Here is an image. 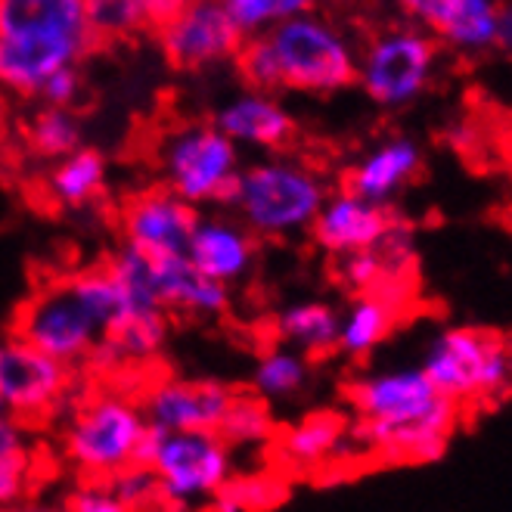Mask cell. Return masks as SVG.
Masks as SVG:
<instances>
[{
  "instance_id": "6da1fadb",
  "label": "cell",
  "mask_w": 512,
  "mask_h": 512,
  "mask_svg": "<svg viewBox=\"0 0 512 512\" xmlns=\"http://www.w3.org/2000/svg\"><path fill=\"white\" fill-rule=\"evenodd\" d=\"M354 410L351 438L376 450L385 460L438 463L457 429V404L419 367L370 370L348 385Z\"/></svg>"
},
{
  "instance_id": "7a4b0ae2",
  "label": "cell",
  "mask_w": 512,
  "mask_h": 512,
  "mask_svg": "<svg viewBox=\"0 0 512 512\" xmlns=\"http://www.w3.org/2000/svg\"><path fill=\"white\" fill-rule=\"evenodd\" d=\"M118 308L122 295L109 267H87L28 298L19 308L13 336L35 345L63 367H75L94 357Z\"/></svg>"
},
{
  "instance_id": "3957f363",
  "label": "cell",
  "mask_w": 512,
  "mask_h": 512,
  "mask_svg": "<svg viewBox=\"0 0 512 512\" xmlns=\"http://www.w3.org/2000/svg\"><path fill=\"white\" fill-rule=\"evenodd\" d=\"M326 199V180L311 165L267 156L239 171L230 208L255 239H289L311 230Z\"/></svg>"
},
{
  "instance_id": "277c9868",
  "label": "cell",
  "mask_w": 512,
  "mask_h": 512,
  "mask_svg": "<svg viewBox=\"0 0 512 512\" xmlns=\"http://www.w3.org/2000/svg\"><path fill=\"white\" fill-rule=\"evenodd\" d=\"M143 466L156 475L162 503L193 512L208 509V503L227 491L236 472V457L218 432L149 429Z\"/></svg>"
},
{
  "instance_id": "5b68a950",
  "label": "cell",
  "mask_w": 512,
  "mask_h": 512,
  "mask_svg": "<svg viewBox=\"0 0 512 512\" xmlns=\"http://www.w3.org/2000/svg\"><path fill=\"white\" fill-rule=\"evenodd\" d=\"M419 370L429 376L438 395L457 407L512 395V348L485 329H441L432 336Z\"/></svg>"
},
{
  "instance_id": "8992f818",
  "label": "cell",
  "mask_w": 512,
  "mask_h": 512,
  "mask_svg": "<svg viewBox=\"0 0 512 512\" xmlns=\"http://www.w3.org/2000/svg\"><path fill=\"white\" fill-rule=\"evenodd\" d=\"M149 438V423L125 395L90 398L78 407L72 423L66 426L63 447L69 463L94 481H112L131 466H143V450Z\"/></svg>"
},
{
  "instance_id": "52a82bcc",
  "label": "cell",
  "mask_w": 512,
  "mask_h": 512,
  "mask_svg": "<svg viewBox=\"0 0 512 512\" xmlns=\"http://www.w3.org/2000/svg\"><path fill=\"white\" fill-rule=\"evenodd\" d=\"M283 87L308 94H336L357 81V56L351 44L320 16L301 13L267 32Z\"/></svg>"
},
{
  "instance_id": "ba28073f",
  "label": "cell",
  "mask_w": 512,
  "mask_h": 512,
  "mask_svg": "<svg viewBox=\"0 0 512 512\" xmlns=\"http://www.w3.org/2000/svg\"><path fill=\"white\" fill-rule=\"evenodd\" d=\"M165 190L193 208L230 205L239 180V149L215 125H190L165 137L162 143Z\"/></svg>"
},
{
  "instance_id": "9c48e42d",
  "label": "cell",
  "mask_w": 512,
  "mask_h": 512,
  "mask_svg": "<svg viewBox=\"0 0 512 512\" xmlns=\"http://www.w3.org/2000/svg\"><path fill=\"white\" fill-rule=\"evenodd\" d=\"M438 44L419 28H391L382 32L357 59V81L379 106L398 109L413 103L426 90L435 69Z\"/></svg>"
},
{
  "instance_id": "30bf717a",
  "label": "cell",
  "mask_w": 512,
  "mask_h": 512,
  "mask_svg": "<svg viewBox=\"0 0 512 512\" xmlns=\"http://www.w3.org/2000/svg\"><path fill=\"white\" fill-rule=\"evenodd\" d=\"M69 367L19 336L0 339V407L16 419H41L63 404Z\"/></svg>"
},
{
  "instance_id": "8fae6325",
  "label": "cell",
  "mask_w": 512,
  "mask_h": 512,
  "mask_svg": "<svg viewBox=\"0 0 512 512\" xmlns=\"http://www.w3.org/2000/svg\"><path fill=\"white\" fill-rule=\"evenodd\" d=\"M233 398L218 379H162L146 391L140 410L156 432H218Z\"/></svg>"
},
{
  "instance_id": "7c38bea8",
  "label": "cell",
  "mask_w": 512,
  "mask_h": 512,
  "mask_svg": "<svg viewBox=\"0 0 512 512\" xmlns=\"http://www.w3.org/2000/svg\"><path fill=\"white\" fill-rule=\"evenodd\" d=\"M159 38L165 56L187 72L233 59L246 41L236 32L224 0H193L184 13L162 28Z\"/></svg>"
},
{
  "instance_id": "4fadbf2b",
  "label": "cell",
  "mask_w": 512,
  "mask_h": 512,
  "mask_svg": "<svg viewBox=\"0 0 512 512\" xmlns=\"http://www.w3.org/2000/svg\"><path fill=\"white\" fill-rule=\"evenodd\" d=\"M401 224L404 221L388 205H376L342 190L329 193L308 233L320 252L345 258L357 252H376Z\"/></svg>"
},
{
  "instance_id": "5bb4252c",
  "label": "cell",
  "mask_w": 512,
  "mask_h": 512,
  "mask_svg": "<svg viewBox=\"0 0 512 512\" xmlns=\"http://www.w3.org/2000/svg\"><path fill=\"white\" fill-rule=\"evenodd\" d=\"M199 221V208L177 199L171 190H143L122 212L125 246L146 258L187 255V243Z\"/></svg>"
},
{
  "instance_id": "9a60e30c",
  "label": "cell",
  "mask_w": 512,
  "mask_h": 512,
  "mask_svg": "<svg viewBox=\"0 0 512 512\" xmlns=\"http://www.w3.org/2000/svg\"><path fill=\"white\" fill-rule=\"evenodd\" d=\"M0 38L66 47L78 56L97 44L84 0H0Z\"/></svg>"
},
{
  "instance_id": "2e32d148",
  "label": "cell",
  "mask_w": 512,
  "mask_h": 512,
  "mask_svg": "<svg viewBox=\"0 0 512 512\" xmlns=\"http://www.w3.org/2000/svg\"><path fill=\"white\" fill-rule=\"evenodd\" d=\"M187 258L202 277L221 286L243 283L258 261V239L233 215H199L187 243Z\"/></svg>"
},
{
  "instance_id": "e0dca14e",
  "label": "cell",
  "mask_w": 512,
  "mask_h": 512,
  "mask_svg": "<svg viewBox=\"0 0 512 512\" xmlns=\"http://www.w3.org/2000/svg\"><path fill=\"white\" fill-rule=\"evenodd\" d=\"M215 128L236 149L252 146L264 149V153H280L295 137V118L283 103L274 100V94L246 90V94H239L227 106H221V112L215 115Z\"/></svg>"
},
{
  "instance_id": "ac0fdd59",
  "label": "cell",
  "mask_w": 512,
  "mask_h": 512,
  "mask_svg": "<svg viewBox=\"0 0 512 512\" xmlns=\"http://www.w3.org/2000/svg\"><path fill=\"white\" fill-rule=\"evenodd\" d=\"M149 283H153L159 305L168 314L174 311L184 317L212 320L230 308V289L202 277L187 255L149 258Z\"/></svg>"
},
{
  "instance_id": "d6986e66",
  "label": "cell",
  "mask_w": 512,
  "mask_h": 512,
  "mask_svg": "<svg viewBox=\"0 0 512 512\" xmlns=\"http://www.w3.org/2000/svg\"><path fill=\"white\" fill-rule=\"evenodd\" d=\"M419 165H423V153H419V146L413 140L407 137L385 140L348 171L345 190L367 202L388 205L416 177Z\"/></svg>"
},
{
  "instance_id": "ffe728a7",
  "label": "cell",
  "mask_w": 512,
  "mask_h": 512,
  "mask_svg": "<svg viewBox=\"0 0 512 512\" xmlns=\"http://www.w3.org/2000/svg\"><path fill=\"white\" fill-rule=\"evenodd\" d=\"M395 283L398 280H388L376 292L357 295L351 305L339 314V345H336V351H342L351 360H364L379 345H385V339L395 333V323L401 314V295L388 292Z\"/></svg>"
},
{
  "instance_id": "44dd1931",
  "label": "cell",
  "mask_w": 512,
  "mask_h": 512,
  "mask_svg": "<svg viewBox=\"0 0 512 512\" xmlns=\"http://www.w3.org/2000/svg\"><path fill=\"white\" fill-rule=\"evenodd\" d=\"M274 329L283 345L295 348L308 360L323 357L339 345V311L320 298L292 301L277 314Z\"/></svg>"
},
{
  "instance_id": "7402d4cb",
  "label": "cell",
  "mask_w": 512,
  "mask_h": 512,
  "mask_svg": "<svg viewBox=\"0 0 512 512\" xmlns=\"http://www.w3.org/2000/svg\"><path fill=\"white\" fill-rule=\"evenodd\" d=\"M500 0H444L432 32L457 50H488L497 44Z\"/></svg>"
},
{
  "instance_id": "603a6c76",
  "label": "cell",
  "mask_w": 512,
  "mask_h": 512,
  "mask_svg": "<svg viewBox=\"0 0 512 512\" xmlns=\"http://www.w3.org/2000/svg\"><path fill=\"white\" fill-rule=\"evenodd\" d=\"M106 174H109V168H106L103 153L81 146L78 153L56 162V168L50 171V180H47V193L63 208H84L103 196Z\"/></svg>"
},
{
  "instance_id": "cb8c5ba5",
  "label": "cell",
  "mask_w": 512,
  "mask_h": 512,
  "mask_svg": "<svg viewBox=\"0 0 512 512\" xmlns=\"http://www.w3.org/2000/svg\"><path fill=\"white\" fill-rule=\"evenodd\" d=\"M345 441H348V423L339 413H333V410L311 413L305 419H298V423L286 432L283 457L301 469L323 466L326 460H333L339 454V447Z\"/></svg>"
},
{
  "instance_id": "d4e9b609",
  "label": "cell",
  "mask_w": 512,
  "mask_h": 512,
  "mask_svg": "<svg viewBox=\"0 0 512 512\" xmlns=\"http://www.w3.org/2000/svg\"><path fill=\"white\" fill-rule=\"evenodd\" d=\"M308 382H311V360L289 345L267 348L255 360L252 388H255V398H261L264 404L292 401L308 388Z\"/></svg>"
},
{
  "instance_id": "484cf974",
  "label": "cell",
  "mask_w": 512,
  "mask_h": 512,
  "mask_svg": "<svg viewBox=\"0 0 512 512\" xmlns=\"http://www.w3.org/2000/svg\"><path fill=\"white\" fill-rule=\"evenodd\" d=\"M84 131L81 122L72 109H56V106H44L35 112V118L28 122V146L35 149L41 159H66L81 149Z\"/></svg>"
},
{
  "instance_id": "4316f807",
  "label": "cell",
  "mask_w": 512,
  "mask_h": 512,
  "mask_svg": "<svg viewBox=\"0 0 512 512\" xmlns=\"http://www.w3.org/2000/svg\"><path fill=\"white\" fill-rule=\"evenodd\" d=\"M218 435L233 450L236 447H246V450L264 447L270 438H274V416H270V410L261 398H239L236 395Z\"/></svg>"
},
{
  "instance_id": "83f0119b",
  "label": "cell",
  "mask_w": 512,
  "mask_h": 512,
  "mask_svg": "<svg viewBox=\"0 0 512 512\" xmlns=\"http://www.w3.org/2000/svg\"><path fill=\"white\" fill-rule=\"evenodd\" d=\"M224 7L243 38L267 35L270 28L311 10V0H224Z\"/></svg>"
},
{
  "instance_id": "f1b7e54d",
  "label": "cell",
  "mask_w": 512,
  "mask_h": 512,
  "mask_svg": "<svg viewBox=\"0 0 512 512\" xmlns=\"http://www.w3.org/2000/svg\"><path fill=\"white\" fill-rule=\"evenodd\" d=\"M286 497V485L274 475H249L230 481L227 491L208 503V512H264Z\"/></svg>"
},
{
  "instance_id": "f546056e",
  "label": "cell",
  "mask_w": 512,
  "mask_h": 512,
  "mask_svg": "<svg viewBox=\"0 0 512 512\" xmlns=\"http://www.w3.org/2000/svg\"><path fill=\"white\" fill-rule=\"evenodd\" d=\"M233 59H236L239 75H243L246 84H249L252 90H258V94H274V90L283 87L277 56H274V47H270L267 35L246 38L243 47L236 50Z\"/></svg>"
},
{
  "instance_id": "4dcf8cb0",
  "label": "cell",
  "mask_w": 512,
  "mask_h": 512,
  "mask_svg": "<svg viewBox=\"0 0 512 512\" xmlns=\"http://www.w3.org/2000/svg\"><path fill=\"white\" fill-rule=\"evenodd\" d=\"M87 25L97 41L122 38L143 28V16L137 10V0H84Z\"/></svg>"
},
{
  "instance_id": "1f68e13d",
  "label": "cell",
  "mask_w": 512,
  "mask_h": 512,
  "mask_svg": "<svg viewBox=\"0 0 512 512\" xmlns=\"http://www.w3.org/2000/svg\"><path fill=\"white\" fill-rule=\"evenodd\" d=\"M336 261H339L342 286L357 292V295L376 292L388 280H401V277H391V270L385 267L379 252H357V255H345V258H336Z\"/></svg>"
},
{
  "instance_id": "d6a6232c",
  "label": "cell",
  "mask_w": 512,
  "mask_h": 512,
  "mask_svg": "<svg viewBox=\"0 0 512 512\" xmlns=\"http://www.w3.org/2000/svg\"><path fill=\"white\" fill-rule=\"evenodd\" d=\"M59 512H134V509L115 494V488L109 485V481L87 478L81 488H75L63 500Z\"/></svg>"
},
{
  "instance_id": "836d02e7",
  "label": "cell",
  "mask_w": 512,
  "mask_h": 512,
  "mask_svg": "<svg viewBox=\"0 0 512 512\" xmlns=\"http://www.w3.org/2000/svg\"><path fill=\"white\" fill-rule=\"evenodd\" d=\"M109 485L115 488V494L122 497L134 512H146L149 506H156L159 497V485H156V475L149 472L146 466H131L122 475H115Z\"/></svg>"
},
{
  "instance_id": "e575fe53",
  "label": "cell",
  "mask_w": 512,
  "mask_h": 512,
  "mask_svg": "<svg viewBox=\"0 0 512 512\" xmlns=\"http://www.w3.org/2000/svg\"><path fill=\"white\" fill-rule=\"evenodd\" d=\"M78 90H81V75L75 66H69V69H59L56 75H50V81L41 90V97L47 106L72 109V103L78 100Z\"/></svg>"
},
{
  "instance_id": "d590c367",
  "label": "cell",
  "mask_w": 512,
  "mask_h": 512,
  "mask_svg": "<svg viewBox=\"0 0 512 512\" xmlns=\"http://www.w3.org/2000/svg\"><path fill=\"white\" fill-rule=\"evenodd\" d=\"M28 460H13V463H0V509H16V503L28 491Z\"/></svg>"
},
{
  "instance_id": "8d00e7d4",
  "label": "cell",
  "mask_w": 512,
  "mask_h": 512,
  "mask_svg": "<svg viewBox=\"0 0 512 512\" xmlns=\"http://www.w3.org/2000/svg\"><path fill=\"white\" fill-rule=\"evenodd\" d=\"M28 460V435L25 423L10 413H0V463Z\"/></svg>"
},
{
  "instance_id": "74e56055",
  "label": "cell",
  "mask_w": 512,
  "mask_h": 512,
  "mask_svg": "<svg viewBox=\"0 0 512 512\" xmlns=\"http://www.w3.org/2000/svg\"><path fill=\"white\" fill-rule=\"evenodd\" d=\"M190 4L193 0H137V10L143 16V28H156V32H162V28L171 19H177Z\"/></svg>"
},
{
  "instance_id": "f35d334b",
  "label": "cell",
  "mask_w": 512,
  "mask_h": 512,
  "mask_svg": "<svg viewBox=\"0 0 512 512\" xmlns=\"http://www.w3.org/2000/svg\"><path fill=\"white\" fill-rule=\"evenodd\" d=\"M401 4V10L404 13H410L413 19H419L423 25H435V19H438V13H441V4L444 0H398Z\"/></svg>"
},
{
  "instance_id": "ab89813d",
  "label": "cell",
  "mask_w": 512,
  "mask_h": 512,
  "mask_svg": "<svg viewBox=\"0 0 512 512\" xmlns=\"http://www.w3.org/2000/svg\"><path fill=\"white\" fill-rule=\"evenodd\" d=\"M497 47L512 53V0L500 4V28H497Z\"/></svg>"
},
{
  "instance_id": "60d3db41",
  "label": "cell",
  "mask_w": 512,
  "mask_h": 512,
  "mask_svg": "<svg viewBox=\"0 0 512 512\" xmlns=\"http://www.w3.org/2000/svg\"><path fill=\"white\" fill-rule=\"evenodd\" d=\"M7 131H10V94L0 87V140L7 137Z\"/></svg>"
},
{
  "instance_id": "b9f144b4",
  "label": "cell",
  "mask_w": 512,
  "mask_h": 512,
  "mask_svg": "<svg viewBox=\"0 0 512 512\" xmlns=\"http://www.w3.org/2000/svg\"><path fill=\"white\" fill-rule=\"evenodd\" d=\"M19 512H59V509H50V506H28V509H19Z\"/></svg>"
},
{
  "instance_id": "7bdbcfd3",
  "label": "cell",
  "mask_w": 512,
  "mask_h": 512,
  "mask_svg": "<svg viewBox=\"0 0 512 512\" xmlns=\"http://www.w3.org/2000/svg\"><path fill=\"white\" fill-rule=\"evenodd\" d=\"M0 512H19V509H0Z\"/></svg>"
},
{
  "instance_id": "ee69618b",
  "label": "cell",
  "mask_w": 512,
  "mask_h": 512,
  "mask_svg": "<svg viewBox=\"0 0 512 512\" xmlns=\"http://www.w3.org/2000/svg\"><path fill=\"white\" fill-rule=\"evenodd\" d=\"M311 4H314V0H311Z\"/></svg>"
}]
</instances>
